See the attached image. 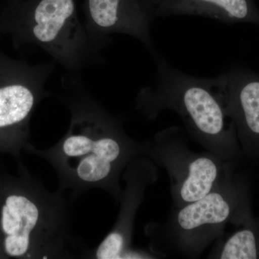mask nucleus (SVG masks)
Listing matches in <instances>:
<instances>
[{
	"instance_id": "obj_1",
	"label": "nucleus",
	"mask_w": 259,
	"mask_h": 259,
	"mask_svg": "<svg viewBox=\"0 0 259 259\" xmlns=\"http://www.w3.org/2000/svg\"><path fill=\"white\" fill-rule=\"evenodd\" d=\"M62 88V100L71 113L67 132L49 149L29 144L25 151L50 163L57 174L59 190H69L76 197L100 189L119 202L121 177L133 160L145 156L144 143L126 134L120 120L88 93L78 75L65 76Z\"/></svg>"
},
{
	"instance_id": "obj_2",
	"label": "nucleus",
	"mask_w": 259,
	"mask_h": 259,
	"mask_svg": "<svg viewBox=\"0 0 259 259\" xmlns=\"http://www.w3.org/2000/svg\"><path fill=\"white\" fill-rule=\"evenodd\" d=\"M18 177L0 176V237L7 258H73L64 191L47 190L18 163Z\"/></svg>"
},
{
	"instance_id": "obj_3",
	"label": "nucleus",
	"mask_w": 259,
	"mask_h": 259,
	"mask_svg": "<svg viewBox=\"0 0 259 259\" xmlns=\"http://www.w3.org/2000/svg\"><path fill=\"white\" fill-rule=\"evenodd\" d=\"M154 86L141 89L136 107L149 120L164 110L176 112L190 137L209 152L226 162L243 158L236 127L212 78L184 74L158 55Z\"/></svg>"
},
{
	"instance_id": "obj_4",
	"label": "nucleus",
	"mask_w": 259,
	"mask_h": 259,
	"mask_svg": "<svg viewBox=\"0 0 259 259\" xmlns=\"http://www.w3.org/2000/svg\"><path fill=\"white\" fill-rule=\"evenodd\" d=\"M237 163H231L219 185L207 195L175 208L161 226L162 244L168 251L198 258L225 235L227 225L238 228L253 218L249 182Z\"/></svg>"
},
{
	"instance_id": "obj_5",
	"label": "nucleus",
	"mask_w": 259,
	"mask_h": 259,
	"mask_svg": "<svg viewBox=\"0 0 259 259\" xmlns=\"http://www.w3.org/2000/svg\"><path fill=\"white\" fill-rule=\"evenodd\" d=\"M9 14L17 35L45 51L69 74L78 75L100 60L78 15L76 0L17 1Z\"/></svg>"
},
{
	"instance_id": "obj_6",
	"label": "nucleus",
	"mask_w": 259,
	"mask_h": 259,
	"mask_svg": "<svg viewBox=\"0 0 259 259\" xmlns=\"http://www.w3.org/2000/svg\"><path fill=\"white\" fill-rule=\"evenodd\" d=\"M144 143L145 156L168 175L175 208L207 195L219 185L231 163H236L223 161L207 151H192L183 130L177 126L158 131L152 141Z\"/></svg>"
},
{
	"instance_id": "obj_7",
	"label": "nucleus",
	"mask_w": 259,
	"mask_h": 259,
	"mask_svg": "<svg viewBox=\"0 0 259 259\" xmlns=\"http://www.w3.org/2000/svg\"><path fill=\"white\" fill-rule=\"evenodd\" d=\"M56 61L19 65L13 79L0 83V153L20 161L29 143V124L37 105L51 93L46 88Z\"/></svg>"
},
{
	"instance_id": "obj_8",
	"label": "nucleus",
	"mask_w": 259,
	"mask_h": 259,
	"mask_svg": "<svg viewBox=\"0 0 259 259\" xmlns=\"http://www.w3.org/2000/svg\"><path fill=\"white\" fill-rule=\"evenodd\" d=\"M122 177L125 186L119 201L120 209L115 226L95 250L85 254L88 258H154V255L134 249L131 244L136 214L148 187L158 180V166L148 156H139L127 165Z\"/></svg>"
},
{
	"instance_id": "obj_9",
	"label": "nucleus",
	"mask_w": 259,
	"mask_h": 259,
	"mask_svg": "<svg viewBox=\"0 0 259 259\" xmlns=\"http://www.w3.org/2000/svg\"><path fill=\"white\" fill-rule=\"evenodd\" d=\"M85 28L98 52L110 41L113 34L134 37L156 54L151 35L153 7L148 0H86Z\"/></svg>"
},
{
	"instance_id": "obj_10",
	"label": "nucleus",
	"mask_w": 259,
	"mask_h": 259,
	"mask_svg": "<svg viewBox=\"0 0 259 259\" xmlns=\"http://www.w3.org/2000/svg\"><path fill=\"white\" fill-rule=\"evenodd\" d=\"M212 80L234 123L243 157L259 161V75L234 68Z\"/></svg>"
},
{
	"instance_id": "obj_11",
	"label": "nucleus",
	"mask_w": 259,
	"mask_h": 259,
	"mask_svg": "<svg viewBox=\"0 0 259 259\" xmlns=\"http://www.w3.org/2000/svg\"><path fill=\"white\" fill-rule=\"evenodd\" d=\"M154 13L199 15L227 24L249 22L259 25V13L252 10L248 0H157Z\"/></svg>"
},
{
	"instance_id": "obj_12",
	"label": "nucleus",
	"mask_w": 259,
	"mask_h": 259,
	"mask_svg": "<svg viewBox=\"0 0 259 259\" xmlns=\"http://www.w3.org/2000/svg\"><path fill=\"white\" fill-rule=\"evenodd\" d=\"M213 244L209 258L258 259L259 226L255 218L230 236L221 237Z\"/></svg>"
},
{
	"instance_id": "obj_13",
	"label": "nucleus",
	"mask_w": 259,
	"mask_h": 259,
	"mask_svg": "<svg viewBox=\"0 0 259 259\" xmlns=\"http://www.w3.org/2000/svg\"><path fill=\"white\" fill-rule=\"evenodd\" d=\"M7 258L6 255L3 250V245H2L1 237H0V259Z\"/></svg>"
},
{
	"instance_id": "obj_14",
	"label": "nucleus",
	"mask_w": 259,
	"mask_h": 259,
	"mask_svg": "<svg viewBox=\"0 0 259 259\" xmlns=\"http://www.w3.org/2000/svg\"><path fill=\"white\" fill-rule=\"evenodd\" d=\"M148 1L151 5V6L153 7V8H154L155 4H156L157 0H148Z\"/></svg>"
},
{
	"instance_id": "obj_15",
	"label": "nucleus",
	"mask_w": 259,
	"mask_h": 259,
	"mask_svg": "<svg viewBox=\"0 0 259 259\" xmlns=\"http://www.w3.org/2000/svg\"><path fill=\"white\" fill-rule=\"evenodd\" d=\"M255 220H256L257 224H258L259 226V217L255 218Z\"/></svg>"
},
{
	"instance_id": "obj_16",
	"label": "nucleus",
	"mask_w": 259,
	"mask_h": 259,
	"mask_svg": "<svg viewBox=\"0 0 259 259\" xmlns=\"http://www.w3.org/2000/svg\"><path fill=\"white\" fill-rule=\"evenodd\" d=\"M17 1H20V0H17Z\"/></svg>"
}]
</instances>
